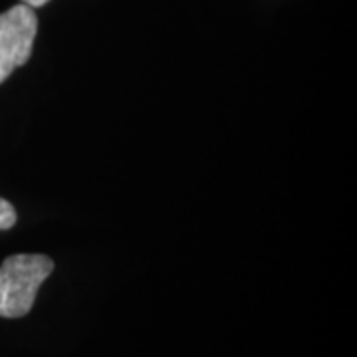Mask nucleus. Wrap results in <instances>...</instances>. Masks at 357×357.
<instances>
[{
  "instance_id": "nucleus-1",
  "label": "nucleus",
  "mask_w": 357,
  "mask_h": 357,
  "mask_svg": "<svg viewBox=\"0 0 357 357\" xmlns=\"http://www.w3.org/2000/svg\"><path fill=\"white\" fill-rule=\"evenodd\" d=\"M52 270L54 262L44 255L8 256L0 266V318L26 316Z\"/></svg>"
},
{
  "instance_id": "nucleus-2",
  "label": "nucleus",
  "mask_w": 357,
  "mask_h": 357,
  "mask_svg": "<svg viewBox=\"0 0 357 357\" xmlns=\"http://www.w3.org/2000/svg\"><path fill=\"white\" fill-rule=\"evenodd\" d=\"M36 32L38 18L32 6L16 4L0 14V84L28 62Z\"/></svg>"
},
{
  "instance_id": "nucleus-3",
  "label": "nucleus",
  "mask_w": 357,
  "mask_h": 357,
  "mask_svg": "<svg viewBox=\"0 0 357 357\" xmlns=\"http://www.w3.org/2000/svg\"><path fill=\"white\" fill-rule=\"evenodd\" d=\"M16 225V211L6 199L0 197V230L13 229Z\"/></svg>"
},
{
  "instance_id": "nucleus-4",
  "label": "nucleus",
  "mask_w": 357,
  "mask_h": 357,
  "mask_svg": "<svg viewBox=\"0 0 357 357\" xmlns=\"http://www.w3.org/2000/svg\"><path fill=\"white\" fill-rule=\"evenodd\" d=\"M48 0H22V4H28V6H32V8H38V6H44Z\"/></svg>"
}]
</instances>
